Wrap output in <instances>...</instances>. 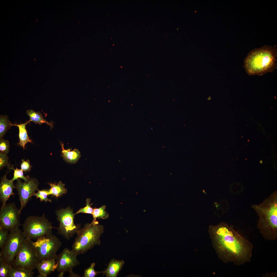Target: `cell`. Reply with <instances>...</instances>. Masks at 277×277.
Listing matches in <instances>:
<instances>
[{"label": "cell", "mask_w": 277, "mask_h": 277, "mask_svg": "<svg viewBox=\"0 0 277 277\" xmlns=\"http://www.w3.org/2000/svg\"><path fill=\"white\" fill-rule=\"evenodd\" d=\"M90 199L87 198L86 199V205L84 207L81 208L79 210L75 213L77 214L79 213H82L87 214H92L93 209L91 207V205L92 204H90Z\"/></svg>", "instance_id": "cell-28"}, {"label": "cell", "mask_w": 277, "mask_h": 277, "mask_svg": "<svg viewBox=\"0 0 277 277\" xmlns=\"http://www.w3.org/2000/svg\"><path fill=\"white\" fill-rule=\"evenodd\" d=\"M17 180L16 186L20 203L19 212L21 213L22 209L38 189L39 183L37 179L33 178H30L28 180L24 182L19 179Z\"/></svg>", "instance_id": "cell-12"}, {"label": "cell", "mask_w": 277, "mask_h": 277, "mask_svg": "<svg viewBox=\"0 0 277 277\" xmlns=\"http://www.w3.org/2000/svg\"><path fill=\"white\" fill-rule=\"evenodd\" d=\"M26 112L29 117L30 121H32L35 123L38 124L39 125L43 123L46 124L50 126L51 130L53 127V122H48L44 118L41 112H36L32 109L27 110Z\"/></svg>", "instance_id": "cell-16"}, {"label": "cell", "mask_w": 277, "mask_h": 277, "mask_svg": "<svg viewBox=\"0 0 277 277\" xmlns=\"http://www.w3.org/2000/svg\"><path fill=\"white\" fill-rule=\"evenodd\" d=\"M56 214L57 220L60 222L59 227L56 228L58 233L66 239L69 240L80 229V225H76L74 223L75 214L69 207L58 210Z\"/></svg>", "instance_id": "cell-9"}, {"label": "cell", "mask_w": 277, "mask_h": 277, "mask_svg": "<svg viewBox=\"0 0 277 277\" xmlns=\"http://www.w3.org/2000/svg\"><path fill=\"white\" fill-rule=\"evenodd\" d=\"M125 264L123 260H117L112 259L108 264L106 269L101 273L105 275L106 277H116Z\"/></svg>", "instance_id": "cell-15"}, {"label": "cell", "mask_w": 277, "mask_h": 277, "mask_svg": "<svg viewBox=\"0 0 277 277\" xmlns=\"http://www.w3.org/2000/svg\"><path fill=\"white\" fill-rule=\"evenodd\" d=\"M8 231L0 229V248L1 249L8 237Z\"/></svg>", "instance_id": "cell-29"}, {"label": "cell", "mask_w": 277, "mask_h": 277, "mask_svg": "<svg viewBox=\"0 0 277 277\" xmlns=\"http://www.w3.org/2000/svg\"><path fill=\"white\" fill-rule=\"evenodd\" d=\"M276 56L275 49L271 47L255 49L245 59L244 66L249 75H262L276 68Z\"/></svg>", "instance_id": "cell-3"}, {"label": "cell", "mask_w": 277, "mask_h": 277, "mask_svg": "<svg viewBox=\"0 0 277 277\" xmlns=\"http://www.w3.org/2000/svg\"><path fill=\"white\" fill-rule=\"evenodd\" d=\"M21 213L14 203L2 206L0 212V229L10 232L20 225Z\"/></svg>", "instance_id": "cell-10"}, {"label": "cell", "mask_w": 277, "mask_h": 277, "mask_svg": "<svg viewBox=\"0 0 277 277\" xmlns=\"http://www.w3.org/2000/svg\"><path fill=\"white\" fill-rule=\"evenodd\" d=\"M8 166L9 169H13L14 171L13 177L11 180L13 182L14 180L18 179H23L24 181H27L30 179L29 176H25L24 175L23 171L21 169H19L16 168L15 169L13 166L10 167L9 165Z\"/></svg>", "instance_id": "cell-23"}, {"label": "cell", "mask_w": 277, "mask_h": 277, "mask_svg": "<svg viewBox=\"0 0 277 277\" xmlns=\"http://www.w3.org/2000/svg\"><path fill=\"white\" fill-rule=\"evenodd\" d=\"M104 232L103 226L99 224L98 221L87 223L76 233L72 250L78 255L84 253L95 245H100V238Z\"/></svg>", "instance_id": "cell-4"}, {"label": "cell", "mask_w": 277, "mask_h": 277, "mask_svg": "<svg viewBox=\"0 0 277 277\" xmlns=\"http://www.w3.org/2000/svg\"><path fill=\"white\" fill-rule=\"evenodd\" d=\"M209 232L213 246L223 262L240 265L251 261L252 244L236 231L233 226L222 222L210 225Z\"/></svg>", "instance_id": "cell-1"}, {"label": "cell", "mask_w": 277, "mask_h": 277, "mask_svg": "<svg viewBox=\"0 0 277 277\" xmlns=\"http://www.w3.org/2000/svg\"><path fill=\"white\" fill-rule=\"evenodd\" d=\"M23 227L25 238L31 240L52 234V229L54 228L46 218L44 214L41 216L28 217L23 225Z\"/></svg>", "instance_id": "cell-6"}, {"label": "cell", "mask_w": 277, "mask_h": 277, "mask_svg": "<svg viewBox=\"0 0 277 277\" xmlns=\"http://www.w3.org/2000/svg\"><path fill=\"white\" fill-rule=\"evenodd\" d=\"M23 231L18 228L10 232L1 248L0 260L12 266L18 249L25 239Z\"/></svg>", "instance_id": "cell-8"}, {"label": "cell", "mask_w": 277, "mask_h": 277, "mask_svg": "<svg viewBox=\"0 0 277 277\" xmlns=\"http://www.w3.org/2000/svg\"><path fill=\"white\" fill-rule=\"evenodd\" d=\"M9 144L8 140L2 138L0 141V153L7 154L9 151Z\"/></svg>", "instance_id": "cell-27"}, {"label": "cell", "mask_w": 277, "mask_h": 277, "mask_svg": "<svg viewBox=\"0 0 277 277\" xmlns=\"http://www.w3.org/2000/svg\"><path fill=\"white\" fill-rule=\"evenodd\" d=\"M95 265V263H92L90 266L85 270L83 277H94L98 274L101 273V272H97L95 270L94 267Z\"/></svg>", "instance_id": "cell-26"}, {"label": "cell", "mask_w": 277, "mask_h": 277, "mask_svg": "<svg viewBox=\"0 0 277 277\" xmlns=\"http://www.w3.org/2000/svg\"><path fill=\"white\" fill-rule=\"evenodd\" d=\"M12 266L0 260V277H7Z\"/></svg>", "instance_id": "cell-25"}, {"label": "cell", "mask_w": 277, "mask_h": 277, "mask_svg": "<svg viewBox=\"0 0 277 277\" xmlns=\"http://www.w3.org/2000/svg\"><path fill=\"white\" fill-rule=\"evenodd\" d=\"M77 255L72 250L67 248H65L57 255L56 260L58 266L56 270L59 273L58 277H63L66 272L69 273L70 276H80L72 271L74 267L80 263L77 258Z\"/></svg>", "instance_id": "cell-11"}, {"label": "cell", "mask_w": 277, "mask_h": 277, "mask_svg": "<svg viewBox=\"0 0 277 277\" xmlns=\"http://www.w3.org/2000/svg\"><path fill=\"white\" fill-rule=\"evenodd\" d=\"M32 240L25 238L20 246L13 261L12 267L33 271L40 262Z\"/></svg>", "instance_id": "cell-5"}, {"label": "cell", "mask_w": 277, "mask_h": 277, "mask_svg": "<svg viewBox=\"0 0 277 277\" xmlns=\"http://www.w3.org/2000/svg\"><path fill=\"white\" fill-rule=\"evenodd\" d=\"M40 261L48 260H56L57 252L62 245L58 238L53 234L38 238L33 242Z\"/></svg>", "instance_id": "cell-7"}, {"label": "cell", "mask_w": 277, "mask_h": 277, "mask_svg": "<svg viewBox=\"0 0 277 277\" xmlns=\"http://www.w3.org/2000/svg\"><path fill=\"white\" fill-rule=\"evenodd\" d=\"M12 126L8 116L6 115H0V138H2L5 134Z\"/></svg>", "instance_id": "cell-21"}, {"label": "cell", "mask_w": 277, "mask_h": 277, "mask_svg": "<svg viewBox=\"0 0 277 277\" xmlns=\"http://www.w3.org/2000/svg\"><path fill=\"white\" fill-rule=\"evenodd\" d=\"M34 273L32 271L22 268H12L7 277H32Z\"/></svg>", "instance_id": "cell-20"}, {"label": "cell", "mask_w": 277, "mask_h": 277, "mask_svg": "<svg viewBox=\"0 0 277 277\" xmlns=\"http://www.w3.org/2000/svg\"><path fill=\"white\" fill-rule=\"evenodd\" d=\"M37 192L36 193H35L33 196H35L37 198L39 199L41 202L44 201L46 202H51V200L47 197V196L50 195L49 190H40L37 189Z\"/></svg>", "instance_id": "cell-24"}, {"label": "cell", "mask_w": 277, "mask_h": 277, "mask_svg": "<svg viewBox=\"0 0 277 277\" xmlns=\"http://www.w3.org/2000/svg\"><path fill=\"white\" fill-rule=\"evenodd\" d=\"M58 263L55 260H45L40 261L36 269L39 274L38 277H46L52 272L56 270Z\"/></svg>", "instance_id": "cell-14"}, {"label": "cell", "mask_w": 277, "mask_h": 277, "mask_svg": "<svg viewBox=\"0 0 277 277\" xmlns=\"http://www.w3.org/2000/svg\"><path fill=\"white\" fill-rule=\"evenodd\" d=\"M7 173L1 178L0 183V199L2 206L5 205L10 197L13 194V190L16 188L13 182L6 177Z\"/></svg>", "instance_id": "cell-13"}, {"label": "cell", "mask_w": 277, "mask_h": 277, "mask_svg": "<svg viewBox=\"0 0 277 277\" xmlns=\"http://www.w3.org/2000/svg\"><path fill=\"white\" fill-rule=\"evenodd\" d=\"M8 157L7 154L0 153V170L2 169L4 167L8 165Z\"/></svg>", "instance_id": "cell-30"}, {"label": "cell", "mask_w": 277, "mask_h": 277, "mask_svg": "<svg viewBox=\"0 0 277 277\" xmlns=\"http://www.w3.org/2000/svg\"><path fill=\"white\" fill-rule=\"evenodd\" d=\"M21 164V167L22 170L25 172H29L31 170L32 166L31 165L29 161L28 160L25 161L22 159Z\"/></svg>", "instance_id": "cell-31"}, {"label": "cell", "mask_w": 277, "mask_h": 277, "mask_svg": "<svg viewBox=\"0 0 277 277\" xmlns=\"http://www.w3.org/2000/svg\"><path fill=\"white\" fill-rule=\"evenodd\" d=\"M30 122L29 120L24 123L18 124H12V126H16L18 127L19 128V141L18 144L22 147L24 149L25 144L28 142H32V141L29 138L26 128V125Z\"/></svg>", "instance_id": "cell-18"}, {"label": "cell", "mask_w": 277, "mask_h": 277, "mask_svg": "<svg viewBox=\"0 0 277 277\" xmlns=\"http://www.w3.org/2000/svg\"><path fill=\"white\" fill-rule=\"evenodd\" d=\"M51 187L49 190V195H52L58 198L63 194L66 193L67 189L65 187V184L60 181L57 184L55 183H48Z\"/></svg>", "instance_id": "cell-19"}, {"label": "cell", "mask_w": 277, "mask_h": 277, "mask_svg": "<svg viewBox=\"0 0 277 277\" xmlns=\"http://www.w3.org/2000/svg\"><path fill=\"white\" fill-rule=\"evenodd\" d=\"M106 208V206L103 205L99 208L93 209L92 214L93 217L92 221H96V219L97 218L103 219H105L107 218L109 216V214L105 211Z\"/></svg>", "instance_id": "cell-22"}, {"label": "cell", "mask_w": 277, "mask_h": 277, "mask_svg": "<svg viewBox=\"0 0 277 277\" xmlns=\"http://www.w3.org/2000/svg\"><path fill=\"white\" fill-rule=\"evenodd\" d=\"M252 207L259 217L258 227L266 240L277 239V192L272 193L261 203Z\"/></svg>", "instance_id": "cell-2"}, {"label": "cell", "mask_w": 277, "mask_h": 277, "mask_svg": "<svg viewBox=\"0 0 277 277\" xmlns=\"http://www.w3.org/2000/svg\"><path fill=\"white\" fill-rule=\"evenodd\" d=\"M60 143L62 147V155L64 159L70 163L76 162L81 156L80 152L76 149L71 151L69 150H66L64 148L63 144L61 142Z\"/></svg>", "instance_id": "cell-17"}]
</instances>
